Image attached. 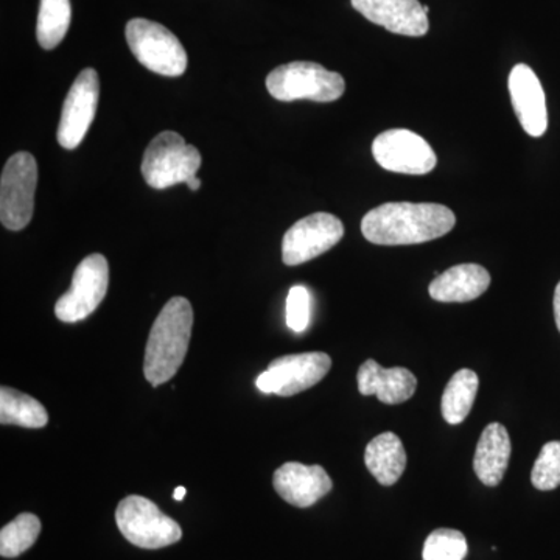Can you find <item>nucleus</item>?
<instances>
[{"instance_id":"obj_1","label":"nucleus","mask_w":560,"mask_h":560,"mask_svg":"<svg viewBox=\"0 0 560 560\" xmlns=\"http://www.w3.org/2000/svg\"><path fill=\"white\" fill-rule=\"evenodd\" d=\"M455 224V213L442 205L386 202L364 215L361 232L374 245H419L444 237Z\"/></svg>"},{"instance_id":"obj_2","label":"nucleus","mask_w":560,"mask_h":560,"mask_svg":"<svg viewBox=\"0 0 560 560\" xmlns=\"http://www.w3.org/2000/svg\"><path fill=\"white\" fill-rule=\"evenodd\" d=\"M194 327V308L186 298H172L164 305L147 341L143 374L156 388L175 377L183 366Z\"/></svg>"},{"instance_id":"obj_3","label":"nucleus","mask_w":560,"mask_h":560,"mask_svg":"<svg viewBox=\"0 0 560 560\" xmlns=\"http://www.w3.org/2000/svg\"><path fill=\"white\" fill-rule=\"evenodd\" d=\"M267 90L280 102L330 103L345 94L346 81L318 62L293 61L268 73Z\"/></svg>"},{"instance_id":"obj_4","label":"nucleus","mask_w":560,"mask_h":560,"mask_svg":"<svg viewBox=\"0 0 560 560\" xmlns=\"http://www.w3.org/2000/svg\"><path fill=\"white\" fill-rule=\"evenodd\" d=\"M200 167V151L194 145H187L178 132L164 131L147 147L142 176L150 187L162 190L195 178Z\"/></svg>"},{"instance_id":"obj_5","label":"nucleus","mask_w":560,"mask_h":560,"mask_svg":"<svg viewBox=\"0 0 560 560\" xmlns=\"http://www.w3.org/2000/svg\"><path fill=\"white\" fill-rule=\"evenodd\" d=\"M116 522L125 539L143 550H160L183 539L178 523L145 497L130 495L121 500Z\"/></svg>"},{"instance_id":"obj_6","label":"nucleus","mask_w":560,"mask_h":560,"mask_svg":"<svg viewBox=\"0 0 560 560\" xmlns=\"http://www.w3.org/2000/svg\"><path fill=\"white\" fill-rule=\"evenodd\" d=\"M127 43L140 65L164 77H179L187 69L183 44L158 22L136 18L127 24Z\"/></svg>"},{"instance_id":"obj_7","label":"nucleus","mask_w":560,"mask_h":560,"mask_svg":"<svg viewBox=\"0 0 560 560\" xmlns=\"http://www.w3.org/2000/svg\"><path fill=\"white\" fill-rule=\"evenodd\" d=\"M38 184V164L27 151L13 154L0 178V221L10 231H21L31 223Z\"/></svg>"},{"instance_id":"obj_8","label":"nucleus","mask_w":560,"mask_h":560,"mask_svg":"<svg viewBox=\"0 0 560 560\" xmlns=\"http://www.w3.org/2000/svg\"><path fill=\"white\" fill-rule=\"evenodd\" d=\"M108 283V260L102 254H91L73 272L72 285L55 305V315L68 324L86 319L105 300Z\"/></svg>"},{"instance_id":"obj_9","label":"nucleus","mask_w":560,"mask_h":560,"mask_svg":"<svg viewBox=\"0 0 560 560\" xmlns=\"http://www.w3.org/2000/svg\"><path fill=\"white\" fill-rule=\"evenodd\" d=\"M331 359L324 352L296 353L271 361L270 366L257 377L256 386L265 394L280 397L296 396L311 389L329 374Z\"/></svg>"},{"instance_id":"obj_10","label":"nucleus","mask_w":560,"mask_h":560,"mask_svg":"<svg viewBox=\"0 0 560 560\" xmlns=\"http://www.w3.org/2000/svg\"><path fill=\"white\" fill-rule=\"evenodd\" d=\"M372 156L385 171L401 175H427L438 164L436 153L422 136L410 130L382 132L372 142Z\"/></svg>"},{"instance_id":"obj_11","label":"nucleus","mask_w":560,"mask_h":560,"mask_svg":"<svg viewBox=\"0 0 560 560\" xmlns=\"http://www.w3.org/2000/svg\"><path fill=\"white\" fill-rule=\"evenodd\" d=\"M345 237L338 217L327 212L313 213L294 223L283 235L282 259L289 267L311 261L327 253Z\"/></svg>"},{"instance_id":"obj_12","label":"nucleus","mask_w":560,"mask_h":560,"mask_svg":"<svg viewBox=\"0 0 560 560\" xmlns=\"http://www.w3.org/2000/svg\"><path fill=\"white\" fill-rule=\"evenodd\" d=\"M101 97V80L94 69L81 70L62 105L58 142L62 149L73 150L90 131Z\"/></svg>"},{"instance_id":"obj_13","label":"nucleus","mask_w":560,"mask_h":560,"mask_svg":"<svg viewBox=\"0 0 560 560\" xmlns=\"http://www.w3.org/2000/svg\"><path fill=\"white\" fill-rule=\"evenodd\" d=\"M352 7L372 24L381 25L396 35H427L429 14L419 0H352Z\"/></svg>"},{"instance_id":"obj_14","label":"nucleus","mask_w":560,"mask_h":560,"mask_svg":"<svg viewBox=\"0 0 560 560\" xmlns=\"http://www.w3.org/2000/svg\"><path fill=\"white\" fill-rule=\"evenodd\" d=\"M508 84L512 106L523 130L533 138H540L548 130L547 101L540 80L529 66L517 65L511 70Z\"/></svg>"},{"instance_id":"obj_15","label":"nucleus","mask_w":560,"mask_h":560,"mask_svg":"<svg viewBox=\"0 0 560 560\" xmlns=\"http://www.w3.org/2000/svg\"><path fill=\"white\" fill-rule=\"evenodd\" d=\"M272 486L291 506L311 508L330 492L334 482L324 467L287 463L275 471Z\"/></svg>"},{"instance_id":"obj_16","label":"nucleus","mask_w":560,"mask_h":560,"mask_svg":"<svg viewBox=\"0 0 560 560\" xmlns=\"http://www.w3.org/2000/svg\"><path fill=\"white\" fill-rule=\"evenodd\" d=\"M359 390L363 396H377L382 404L399 405L410 400L418 388V378L405 368H382L375 360L361 364Z\"/></svg>"},{"instance_id":"obj_17","label":"nucleus","mask_w":560,"mask_h":560,"mask_svg":"<svg viewBox=\"0 0 560 560\" xmlns=\"http://www.w3.org/2000/svg\"><path fill=\"white\" fill-rule=\"evenodd\" d=\"M490 275L477 264H463L441 272L430 283L431 300L438 302H470L488 291Z\"/></svg>"},{"instance_id":"obj_18","label":"nucleus","mask_w":560,"mask_h":560,"mask_svg":"<svg viewBox=\"0 0 560 560\" xmlns=\"http://www.w3.org/2000/svg\"><path fill=\"white\" fill-rule=\"evenodd\" d=\"M511 458V438L506 427L499 422L489 423L482 431L475 452L474 470L478 480L489 488L503 481Z\"/></svg>"},{"instance_id":"obj_19","label":"nucleus","mask_w":560,"mask_h":560,"mask_svg":"<svg viewBox=\"0 0 560 560\" xmlns=\"http://www.w3.org/2000/svg\"><path fill=\"white\" fill-rule=\"evenodd\" d=\"M407 452L400 438L394 433H382L368 444L364 464L372 477L382 486H394L407 469Z\"/></svg>"},{"instance_id":"obj_20","label":"nucleus","mask_w":560,"mask_h":560,"mask_svg":"<svg viewBox=\"0 0 560 560\" xmlns=\"http://www.w3.org/2000/svg\"><path fill=\"white\" fill-rule=\"evenodd\" d=\"M49 422L46 408L28 394L9 386L0 389V423L24 429H43Z\"/></svg>"},{"instance_id":"obj_21","label":"nucleus","mask_w":560,"mask_h":560,"mask_svg":"<svg viewBox=\"0 0 560 560\" xmlns=\"http://www.w3.org/2000/svg\"><path fill=\"white\" fill-rule=\"evenodd\" d=\"M480 378L470 370H460L453 374L442 394L441 410L444 419L451 425H459L470 415L477 399Z\"/></svg>"},{"instance_id":"obj_22","label":"nucleus","mask_w":560,"mask_h":560,"mask_svg":"<svg viewBox=\"0 0 560 560\" xmlns=\"http://www.w3.org/2000/svg\"><path fill=\"white\" fill-rule=\"evenodd\" d=\"M70 0H40L36 38L43 49H55L65 39L70 27Z\"/></svg>"},{"instance_id":"obj_23","label":"nucleus","mask_w":560,"mask_h":560,"mask_svg":"<svg viewBox=\"0 0 560 560\" xmlns=\"http://www.w3.org/2000/svg\"><path fill=\"white\" fill-rule=\"evenodd\" d=\"M39 533L40 521L35 514L24 512L18 515L0 530V556L14 559L24 555L38 540Z\"/></svg>"},{"instance_id":"obj_24","label":"nucleus","mask_w":560,"mask_h":560,"mask_svg":"<svg viewBox=\"0 0 560 560\" xmlns=\"http://www.w3.org/2000/svg\"><path fill=\"white\" fill-rule=\"evenodd\" d=\"M469 552L466 536L460 530H433L423 544V560H464Z\"/></svg>"},{"instance_id":"obj_25","label":"nucleus","mask_w":560,"mask_h":560,"mask_svg":"<svg viewBox=\"0 0 560 560\" xmlns=\"http://www.w3.org/2000/svg\"><path fill=\"white\" fill-rule=\"evenodd\" d=\"M530 481L539 490H555L560 486V441L541 447L539 458L530 471Z\"/></svg>"},{"instance_id":"obj_26","label":"nucleus","mask_w":560,"mask_h":560,"mask_svg":"<svg viewBox=\"0 0 560 560\" xmlns=\"http://www.w3.org/2000/svg\"><path fill=\"white\" fill-rule=\"evenodd\" d=\"M311 323V291L304 285L291 287L287 298V324L296 334L307 330Z\"/></svg>"},{"instance_id":"obj_27","label":"nucleus","mask_w":560,"mask_h":560,"mask_svg":"<svg viewBox=\"0 0 560 560\" xmlns=\"http://www.w3.org/2000/svg\"><path fill=\"white\" fill-rule=\"evenodd\" d=\"M555 318L556 326H558L560 331V282L558 283V287H556L555 291Z\"/></svg>"},{"instance_id":"obj_28","label":"nucleus","mask_w":560,"mask_h":560,"mask_svg":"<svg viewBox=\"0 0 560 560\" xmlns=\"http://www.w3.org/2000/svg\"><path fill=\"white\" fill-rule=\"evenodd\" d=\"M186 184H187V186H189L190 190H194V191L200 190L201 180L198 179L197 176H195V178H190L189 180H187Z\"/></svg>"},{"instance_id":"obj_29","label":"nucleus","mask_w":560,"mask_h":560,"mask_svg":"<svg viewBox=\"0 0 560 560\" xmlns=\"http://www.w3.org/2000/svg\"><path fill=\"white\" fill-rule=\"evenodd\" d=\"M187 490L186 488H183V486H179V488L175 489V492H173V499L176 501H183L184 497H186Z\"/></svg>"}]
</instances>
